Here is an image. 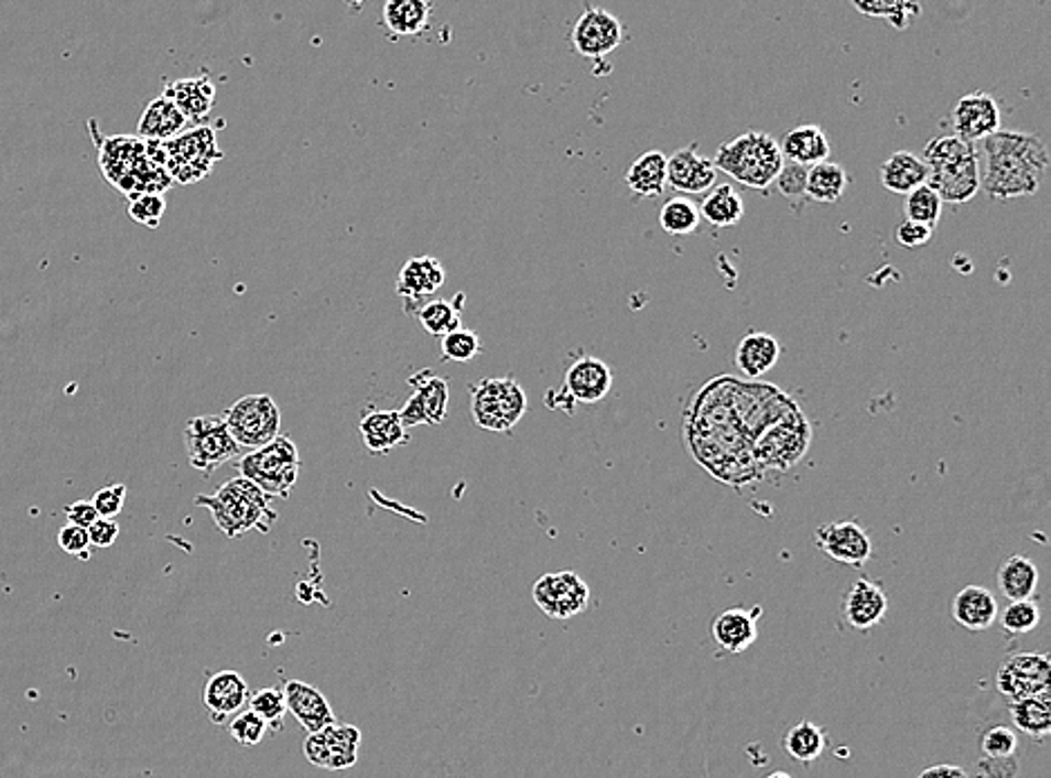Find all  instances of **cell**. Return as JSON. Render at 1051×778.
<instances>
[{"mask_svg": "<svg viewBox=\"0 0 1051 778\" xmlns=\"http://www.w3.org/2000/svg\"><path fill=\"white\" fill-rule=\"evenodd\" d=\"M982 144L987 164L979 175V188L989 198L1014 201L1036 196L1049 164V153L1040 138L1000 128Z\"/></svg>", "mask_w": 1051, "mask_h": 778, "instance_id": "obj_1", "label": "cell"}, {"mask_svg": "<svg viewBox=\"0 0 1051 778\" xmlns=\"http://www.w3.org/2000/svg\"><path fill=\"white\" fill-rule=\"evenodd\" d=\"M270 503V496L242 476L227 480L212 496H195V505L209 509L218 530L229 539H238L251 530L268 534L279 518Z\"/></svg>", "mask_w": 1051, "mask_h": 778, "instance_id": "obj_2", "label": "cell"}, {"mask_svg": "<svg viewBox=\"0 0 1051 778\" xmlns=\"http://www.w3.org/2000/svg\"><path fill=\"white\" fill-rule=\"evenodd\" d=\"M924 164L929 169L927 184L938 193L942 203L962 205L975 198L979 191V160L977 149L957 136L933 138L924 149Z\"/></svg>", "mask_w": 1051, "mask_h": 778, "instance_id": "obj_3", "label": "cell"}, {"mask_svg": "<svg viewBox=\"0 0 1051 778\" xmlns=\"http://www.w3.org/2000/svg\"><path fill=\"white\" fill-rule=\"evenodd\" d=\"M99 164L106 180L123 191L128 198H138L144 193H162L173 182L164 166L149 151V144L140 138L104 140L99 149Z\"/></svg>", "mask_w": 1051, "mask_h": 778, "instance_id": "obj_4", "label": "cell"}, {"mask_svg": "<svg viewBox=\"0 0 1051 778\" xmlns=\"http://www.w3.org/2000/svg\"><path fill=\"white\" fill-rule=\"evenodd\" d=\"M782 164L784 160L778 140L760 131H749L732 142H722L713 158L715 171L727 173L732 180L758 191H765L776 182Z\"/></svg>", "mask_w": 1051, "mask_h": 778, "instance_id": "obj_5", "label": "cell"}, {"mask_svg": "<svg viewBox=\"0 0 1051 778\" xmlns=\"http://www.w3.org/2000/svg\"><path fill=\"white\" fill-rule=\"evenodd\" d=\"M238 474L253 483L270 498H290L301 472V456L296 444L279 435L274 442L247 451L238 458Z\"/></svg>", "mask_w": 1051, "mask_h": 778, "instance_id": "obj_6", "label": "cell"}, {"mask_svg": "<svg viewBox=\"0 0 1051 778\" xmlns=\"http://www.w3.org/2000/svg\"><path fill=\"white\" fill-rule=\"evenodd\" d=\"M472 418L483 431H511L528 411V396L513 377H487L469 388Z\"/></svg>", "mask_w": 1051, "mask_h": 778, "instance_id": "obj_7", "label": "cell"}, {"mask_svg": "<svg viewBox=\"0 0 1051 778\" xmlns=\"http://www.w3.org/2000/svg\"><path fill=\"white\" fill-rule=\"evenodd\" d=\"M162 160L169 177L180 184H193L212 173L223 151L216 142V128L195 126L175 140L162 144Z\"/></svg>", "mask_w": 1051, "mask_h": 778, "instance_id": "obj_8", "label": "cell"}, {"mask_svg": "<svg viewBox=\"0 0 1051 778\" xmlns=\"http://www.w3.org/2000/svg\"><path fill=\"white\" fill-rule=\"evenodd\" d=\"M223 415L240 449L256 451L281 435V409L268 393L245 396Z\"/></svg>", "mask_w": 1051, "mask_h": 778, "instance_id": "obj_9", "label": "cell"}, {"mask_svg": "<svg viewBox=\"0 0 1051 778\" xmlns=\"http://www.w3.org/2000/svg\"><path fill=\"white\" fill-rule=\"evenodd\" d=\"M184 442L188 463L205 476L214 474L229 461H236L240 446L231 437L225 415H198L184 426Z\"/></svg>", "mask_w": 1051, "mask_h": 778, "instance_id": "obj_10", "label": "cell"}, {"mask_svg": "<svg viewBox=\"0 0 1051 778\" xmlns=\"http://www.w3.org/2000/svg\"><path fill=\"white\" fill-rule=\"evenodd\" d=\"M812 431L801 411L792 413L784 422L769 426L758 435L754 449V463L765 469H790L805 456Z\"/></svg>", "mask_w": 1051, "mask_h": 778, "instance_id": "obj_11", "label": "cell"}, {"mask_svg": "<svg viewBox=\"0 0 1051 778\" xmlns=\"http://www.w3.org/2000/svg\"><path fill=\"white\" fill-rule=\"evenodd\" d=\"M532 597L548 617L570 619L587 608L589 586L576 572H550L534 583Z\"/></svg>", "mask_w": 1051, "mask_h": 778, "instance_id": "obj_12", "label": "cell"}, {"mask_svg": "<svg viewBox=\"0 0 1051 778\" xmlns=\"http://www.w3.org/2000/svg\"><path fill=\"white\" fill-rule=\"evenodd\" d=\"M409 383L413 388V396L398 411L404 429L442 424L448 411V381L433 370H420L409 377Z\"/></svg>", "mask_w": 1051, "mask_h": 778, "instance_id": "obj_13", "label": "cell"}, {"mask_svg": "<svg viewBox=\"0 0 1051 778\" xmlns=\"http://www.w3.org/2000/svg\"><path fill=\"white\" fill-rule=\"evenodd\" d=\"M1051 660L1047 653H1014L1003 660L996 673L998 691L1014 700L1049 693Z\"/></svg>", "mask_w": 1051, "mask_h": 778, "instance_id": "obj_14", "label": "cell"}, {"mask_svg": "<svg viewBox=\"0 0 1051 778\" xmlns=\"http://www.w3.org/2000/svg\"><path fill=\"white\" fill-rule=\"evenodd\" d=\"M621 43V21L602 8L587 6L572 28V45L581 56L587 58H604L613 54Z\"/></svg>", "mask_w": 1051, "mask_h": 778, "instance_id": "obj_15", "label": "cell"}, {"mask_svg": "<svg viewBox=\"0 0 1051 778\" xmlns=\"http://www.w3.org/2000/svg\"><path fill=\"white\" fill-rule=\"evenodd\" d=\"M816 548L832 561L864 568L873 559V539L857 521H834L816 530Z\"/></svg>", "mask_w": 1051, "mask_h": 778, "instance_id": "obj_16", "label": "cell"}, {"mask_svg": "<svg viewBox=\"0 0 1051 778\" xmlns=\"http://www.w3.org/2000/svg\"><path fill=\"white\" fill-rule=\"evenodd\" d=\"M361 732L353 725H331L310 734L303 743L305 758L323 769H348L357 763Z\"/></svg>", "mask_w": 1051, "mask_h": 778, "instance_id": "obj_17", "label": "cell"}, {"mask_svg": "<svg viewBox=\"0 0 1051 778\" xmlns=\"http://www.w3.org/2000/svg\"><path fill=\"white\" fill-rule=\"evenodd\" d=\"M955 136L964 142H984L1000 131L998 101L987 93H971L957 99L953 108Z\"/></svg>", "mask_w": 1051, "mask_h": 778, "instance_id": "obj_18", "label": "cell"}, {"mask_svg": "<svg viewBox=\"0 0 1051 778\" xmlns=\"http://www.w3.org/2000/svg\"><path fill=\"white\" fill-rule=\"evenodd\" d=\"M446 281L444 266L435 256H415L404 263L398 277V294L404 301V310L415 314L429 296H433Z\"/></svg>", "mask_w": 1051, "mask_h": 778, "instance_id": "obj_19", "label": "cell"}, {"mask_svg": "<svg viewBox=\"0 0 1051 778\" xmlns=\"http://www.w3.org/2000/svg\"><path fill=\"white\" fill-rule=\"evenodd\" d=\"M713 160L704 158L695 144H689L667 158V186L684 196H702L715 184Z\"/></svg>", "mask_w": 1051, "mask_h": 778, "instance_id": "obj_20", "label": "cell"}, {"mask_svg": "<svg viewBox=\"0 0 1051 778\" xmlns=\"http://www.w3.org/2000/svg\"><path fill=\"white\" fill-rule=\"evenodd\" d=\"M888 595L879 581L859 576L843 597V617L854 630H873L888 615Z\"/></svg>", "mask_w": 1051, "mask_h": 778, "instance_id": "obj_21", "label": "cell"}, {"mask_svg": "<svg viewBox=\"0 0 1051 778\" xmlns=\"http://www.w3.org/2000/svg\"><path fill=\"white\" fill-rule=\"evenodd\" d=\"M563 388L576 404H597L610 393L613 370L599 357H581L567 368Z\"/></svg>", "mask_w": 1051, "mask_h": 778, "instance_id": "obj_22", "label": "cell"}, {"mask_svg": "<svg viewBox=\"0 0 1051 778\" xmlns=\"http://www.w3.org/2000/svg\"><path fill=\"white\" fill-rule=\"evenodd\" d=\"M283 695L288 711L294 713V718L303 725L307 734H316L335 725V711L318 689L299 680H288L283 687Z\"/></svg>", "mask_w": 1051, "mask_h": 778, "instance_id": "obj_23", "label": "cell"}, {"mask_svg": "<svg viewBox=\"0 0 1051 778\" xmlns=\"http://www.w3.org/2000/svg\"><path fill=\"white\" fill-rule=\"evenodd\" d=\"M762 615V608L756 606L751 610L743 606H734L722 610L713 624H711V635L719 648H725L727 653H745L749 646L758 639V617Z\"/></svg>", "mask_w": 1051, "mask_h": 778, "instance_id": "obj_24", "label": "cell"}, {"mask_svg": "<svg viewBox=\"0 0 1051 778\" xmlns=\"http://www.w3.org/2000/svg\"><path fill=\"white\" fill-rule=\"evenodd\" d=\"M251 691L245 678L238 671H220L216 673L203 693V702L209 709L214 723H223L229 716L238 713L249 704Z\"/></svg>", "mask_w": 1051, "mask_h": 778, "instance_id": "obj_25", "label": "cell"}, {"mask_svg": "<svg viewBox=\"0 0 1051 778\" xmlns=\"http://www.w3.org/2000/svg\"><path fill=\"white\" fill-rule=\"evenodd\" d=\"M951 610H953V619L971 633H982L992 628L1000 613L996 595L984 586L962 588L955 595Z\"/></svg>", "mask_w": 1051, "mask_h": 778, "instance_id": "obj_26", "label": "cell"}, {"mask_svg": "<svg viewBox=\"0 0 1051 778\" xmlns=\"http://www.w3.org/2000/svg\"><path fill=\"white\" fill-rule=\"evenodd\" d=\"M186 117L177 110V106L169 97H158L153 99L138 123V138L142 142H155V144H166L182 136L186 131Z\"/></svg>", "mask_w": 1051, "mask_h": 778, "instance_id": "obj_27", "label": "cell"}, {"mask_svg": "<svg viewBox=\"0 0 1051 778\" xmlns=\"http://www.w3.org/2000/svg\"><path fill=\"white\" fill-rule=\"evenodd\" d=\"M164 97L177 106L186 121L203 126L216 104V86L205 75L195 79H180L164 88Z\"/></svg>", "mask_w": 1051, "mask_h": 778, "instance_id": "obj_28", "label": "cell"}, {"mask_svg": "<svg viewBox=\"0 0 1051 778\" xmlns=\"http://www.w3.org/2000/svg\"><path fill=\"white\" fill-rule=\"evenodd\" d=\"M778 147L784 162L801 166H814L830 158V140L823 128L816 123H803L792 128V131L782 138V142H778Z\"/></svg>", "mask_w": 1051, "mask_h": 778, "instance_id": "obj_29", "label": "cell"}, {"mask_svg": "<svg viewBox=\"0 0 1051 778\" xmlns=\"http://www.w3.org/2000/svg\"><path fill=\"white\" fill-rule=\"evenodd\" d=\"M359 431H361V440L366 449L375 453V456H379V453H388L409 442V433L398 411L366 413L359 422Z\"/></svg>", "mask_w": 1051, "mask_h": 778, "instance_id": "obj_30", "label": "cell"}, {"mask_svg": "<svg viewBox=\"0 0 1051 778\" xmlns=\"http://www.w3.org/2000/svg\"><path fill=\"white\" fill-rule=\"evenodd\" d=\"M929 180V169L924 160L910 153L897 151L881 166V184L897 196H908L910 191L924 186Z\"/></svg>", "mask_w": 1051, "mask_h": 778, "instance_id": "obj_31", "label": "cell"}, {"mask_svg": "<svg viewBox=\"0 0 1051 778\" xmlns=\"http://www.w3.org/2000/svg\"><path fill=\"white\" fill-rule=\"evenodd\" d=\"M1038 565L1027 554H1011L998 568V586L1009 602L1031 599L1038 591Z\"/></svg>", "mask_w": 1051, "mask_h": 778, "instance_id": "obj_32", "label": "cell"}, {"mask_svg": "<svg viewBox=\"0 0 1051 778\" xmlns=\"http://www.w3.org/2000/svg\"><path fill=\"white\" fill-rule=\"evenodd\" d=\"M780 359V344L767 333H749L740 339L736 364L747 379H758L769 372Z\"/></svg>", "mask_w": 1051, "mask_h": 778, "instance_id": "obj_33", "label": "cell"}, {"mask_svg": "<svg viewBox=\"0 0 1051 778\" xmlns=\"http://www.w3.org/2000/svg\"><path fill=\"white\" fill-rule=\"evenodd\" d=\"M626 184L637 198L662 196L667 191V155L662 151L639 155L626 173Z\"/></svg>", "mask_w": 1051, "mask_h": 778, "instance_id": "obj_34", "label": "cell"}, {"mask_svg": "<svg viewBox=\"0 0 1051 778\" xmlns=\"http://www.w3.org/2000/svg\"><path fill=\"white\" fill-rule=\"evenodd\" d=\"M433 6L426 0H388L381 10L383 25L392 36H418L426 30Z\"/></svg>", "mask_w": 1051, "mask_h": 778, "instance_id": "obj_35", "label": "cell"}, {"mask_svg": "<svg viewBox=\"0 0 1051 778\" xmlns=\"http://www.w3.org/2000/svg\"><path fill=\"white\" fill-rule=\"evenodd\" d=\"M743 216H745V201L736 191V186L732 184L713 186L706 193V198L702 201V207H700V218H704L706 223L719 229L738 225Z\"/></svg>", "mask_w": 1051, "mask_h": 778, "instance_id": "obj_36", "label": "cell"}, {"mask_svg": "<svg viewBox=\"0 0 1051 778\" xmlns=\"http://www.w3.org/2000/svg\"><path fill=\"white\" fill-rule=\"evenodd\" d=\"M1011 721L1016 732H1022L1036 741H1042L1051 732V698L1049 693H1038L1029 698L1014 700L1009 704Z\"/></svg>", "mask_w": 1051, "mask_h": 778, "instance_id": "obj_37", "label": "cell"}, {"mask_svg": "<svg viewBox=\"0 0 1051 778\" xmlns=\"http://www.w3.org/2000/svg\"><path fill=\"white\" fill-rule=\"evenodd\" d=\"M465 294H457L455 299H435L426 301L418 312L420 326L433 335V337H446L448 333L463 328V318H459V312H463Z\"/></svg>", "mask_w": 1051, "mask_h": 778, "instance_id": "obj_38", "label": "cell"}, {"mask_svg": "<svg viewBox=\"0 0 1051 778\" xmlns=\"http://www.w3.org/2000/svg\"><path fill=\"white\" fill-rule=\"evenodd\" d=\"M847 186V173L841 164L836 162H821L808 169V184H805V196L814 203H838L843 198Z\"/></svg>", "mask_w": 1051, "mask_h": 778, "instance_id": "obj_39", "label": "cell"}, {"mask_svg": "<svg viewBox=\"0 0 1051 778\" xmlns=\"http://www.w3.org/2000/svg\"><path fill=\"white\" fill-rule=\"evenodd\" d=\"M825 745H827V736L823 727H819L812 721L797 723L782 738V749L787 752V756L803 765L819 760L825 752Z\"/></svg>", "mask_w": 1051, "mask_h": 778, "instance_id": "obj_40", "label": "cell"}, {"mask_svg": "<svg viewBox=\"0 0 1051 778\" xmlns=\"http://www.w3.org/2000/svg\"><path fill=\"white\" fill-rule=\"evenodd\" d=\"M942 205L944 203L940 201L938 193L929 184H924L908 193L903 201V214H906V220L910 223H919L935 229L942 218Z\"/></svg>", "mask_w": 1051, "mask_h": 778, "instance_id": "obj_41", "label": "cell"}, {"mask_svg": "<svg viewBox=\"0 0 1051 778\" xmlns=\"http://www.w3.org/2000/svg\"><path fill=\"white\" fill-rule=\"evenodd\" d=\"M700 207L689 198H671L660 212V225L671 236H689L700 227Z\"/></svg>", "mask_w": 1051, "mask_h": 778, "instance_id": "obj_42", "label": "cell"}, {"mask_svg": "<svg viewBox=\"0 0 1051 778\" xmlns=\"http://www.w3.org/2000/svg\"><path fill=\"white\" fill-rule=\"evenodd\" d=\"M1000 624H1003V630L1011 637L1027 635L1040 624V606L1031 599L1009 602V606L1000 615Z\"/></svg>", "mask_w": 1051, "mask_h": 778, "instance_id": "obj_43", "label": "cell"}, {"mask_svg": "<svg viewBox=\"0 0 1051 778\" xmlns=\"http://www.w3.org/2000/svg\"><path fill=\"white\" fill-rule=\"evenodd\" d=\"M483 353V342L474 331L457 328L442 337V359L444 361H472Z\"/></svg>", "mask_w": 1051, "mask_h": 778, "instance_id": "obj_44", "label": "cell"}, {"mask_svg": "<svg viewBox=\"0 0 1051 778\" xmlns=\"http://www.w3.org/2000/svg\"><path fill=\"white\" fill-rule=\"evenodd\" d=\"M249 704L256 716H260L268 723V727H277V730L283 727L288 704L281 689H262L256 695H251Z\"/></svg>", "mask_w": 1051, "mask_h": 778, "instance_id": "obj_45", "label": "cell"}, {"mask_svg": "<svg viewBox=\"0 0 1051 778\" xmlns=\"http://www.w3.org/2000/svg\"><path fill=\"white\" fill-rule=\"evenodd\" d=\"M979 749L984 758H1014L1018 752V732L1005 725L989 727L979 738Z\"/></svg>", "mask_w": 1051, "mask_h": 778, "instance_id": "obj_46", "label": "cell"}, {"mask_svg": "<svg viewBox=\"0 0 1051 778\" xmlns=\"http://www.w3.org/2000/svg\"><path fill=\"white\" fill-rule=\"evenodd\" d=\"M164 214H166V201L162 193H144V196L130 198L128 203V216L151 229L160 227Z\"/></svg>", "mask_w": 1051, "mask_h": 778, "instance_id": "obj_47", "label": "cell"}, {"mask_svg": "<svg viewBox=\"0 0 1051 778\" xmlns=\"http://www.w3.org/2000/svg\"><path fill=\"white\" fill-rule=\"evenodd\" d=\"M268 723L262 721L260 716H256V713L249 709V711H240L238 716L234 718L229 732L234 736V741L238 745H245V747H251V745H258L262 741V736L268 734Z\"/></svg>", "mask_w": 1051, "mask_h": 778, "instance_id": "obj_48", "label": "cell"}, {"mask_svg": "<svg viewBox=\"0 0 1051 778\" xmlns=\"http://www.w3.org/2000/svg\"><path fill=\"white\" fill-rule=\"evenodd\" d=\"M808 169L810 166H801V164H792V162H784L778 177H776V186L778 191L782 193L784 198H790V201H799L805 196V184H808Z\"/></svg>", "mask_w": 1051, "mask_h": 778, "instance_id": "obj_49", "label": "cell"}, {"mask_svg": "<svg viewBox=\"0 0 1051 778\" xmlns=\"http://www.w3.org/2000/svg\"><path fill=\"white\" fill-rule=\"evenodd\" d=\"M58 545L63 552H68L73 557H79V559L90 557V537L86 528L68 523L58 532Z\"/></svg>", "mask_w": 1051, "mask_h": 778, "instance_id": "obj_50", "label": "cell"}, {"mask_svg": "<svg viewBox=\"0 0 1051 778\" xmlns=\"http://www.w3.org/2000/svg\"><path fill=\"white\" fill-rule=\"evenodd\" d=\"M123 500H126V485H110L99 489L90 503L95 505L99 518H115L121 511Z\"/></svg>", "mask_w": 1051, "mask_h": 778, "instance_id": "obj_51", "label": "cell"}, {"mask_svg": "<svg viewBox=\"0 0 1051 778\" xmlns=\"http://www.w3.org/2000/svg\"><path fill=\"white\" fill-rule=\"evenodd\" d=\"M933 231L931 227L927 225H919V223H910V220H903L899 227H897V242L906 249H917V247H924L931 242L933 238Z\"/></svg>", "mask_w": 1051, "mask_h": 778, "instance_id": "obj_52", "label": "cell"}, {"mask_svg": "<svg viewBox=\"0 0 1051 778\" xmlns=\"http://www.w3.org/2000/svg\"><path fill=\"white\" fill-rule=\"evenodd\" d=\"M88 537H90V545L110 548L119 537V526L112 521V518H97V521L88 528Z\"/></svg>", "mask_w": 1051, "mask_h": 778, "instance_id": "obj_53", "label": "cell"}, {"mask_svg": "<svg viewBox=\"0 0 1051 778\" xmlns=\"http://www.w3.org/2000/svg\"><path fill=\"white\" fill-rule=\"evenodd\" d=\"M977 767L982 769V774L987 776V778H1016L1018 776V760L1016 756L1014 758H982L977 763Z\"/></svg>", "mask_w": 1051, "mask_h": 778, "instance_id": "obj_54", "label": "cell"}, {"mask_svg": "<svg viewBox=\"0 0 1051 778\" xmlns=\"http://www.w3.org/2000/svg\"><path fill=\"white\" fill-rule=\"evenodd\" d=\"M65 514H68V521L73 526H79V528H86V530L99 518V514H97V509L90 500L73 503L68 509H65Z\"/></svg>", "mask_w": 1051, "mask_h": 778, "instance_id": "obj_55", "label": "cell"}, {"mask_svg": "<svg viewBox=\"0 0 1051 778\" xmlns=\"http://www.w3.org/2000/svg\"><path fill=\"white\" fill-rule=\"evenodd\" d=\"M897 6L899 0H890V3H886V0H873V3H854V10L873 19H890Z\"/></svg>", "mask_w": 1051, "mask_h": 778, "instance_id": "obj_56", "label": "cell"}, {"mask_svg": "<svg viewBox=\"0 0 1051 778\" xmlns=\"http://www.w3.org/2000/svg\"><path fill=\"white\" fill-rule=\"evenodd\" d=\"M917 778H971V776L957 765H933L924 769Z\"/></svg>", "mask_w": 1051, "mask_h": 778, "instance_id": "obj_57", "label": "cell"}, {"mask_svg": "<svg viewBox=\"0 0 1051 778\" xmlns=\"http://www.w3.org/2000/svg\"><path fill=\"white\" fill-rule=\"evenodd\" d=\"M545 402H548L550 409H561L565 413H572L574 407H576V402L565 393V388H561V391H550Z\"/></svg>", "mask_w": 1051, "mask_h": 778, "instance_id": "obj_58", "label": "cell"}, {"mask_svg": "<svg viewBox=\"0 0 1051 778\" xmlns=\"http://www.w3.org/2000/svg\"><path fill=\"white\" fill-rule=\"evenodd\" d=\"M765 778H794V776H790L787 771H771V774L765 776Z\"/></svg>", "mask_w": 1051, "mask_h": 778, "instance_id": "obj_59", "label": "cell"}]
</instances>
